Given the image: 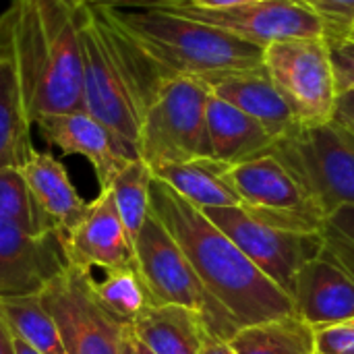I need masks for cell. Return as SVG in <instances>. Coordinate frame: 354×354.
<instances>
[{
    "label": "cell",
    "mask_w": 354,
    "mask_h": 354,
    "mask_svg": "<svg viewBox=\"0 0 354 354\" xmlns=\"http://www.w3.org/2000/svg\"><path fill=\"white\" fill-rule=\"evenodd\" d=\"M149 209L185 251L205 288L241 328L295 313L292 299L259 272L226 232L156 176Z\"/></svg>",
    "instance_id": "1"
},
{
    "label": "cell",
    "mask_w": 354,
    "mask_h": 354,
    "mask_svg": "<svg viewBox=\"0 0 354 354\" xmlns=\"http://www.w3.org/2000/svg\"><path fill=\"white\" fill-rule=\"evenodd\" d=\"M12 39L31 122L83 110V2L10 0Z\"/></svg>",
    "instance_id": "2"
},
{
    "label": "cell",
    "mask_w": 354,
    "mask_h": 354,
    "mask_svg": "<svg viewBox=\"0 0 354 354\" xmlns=\"http://www.w3.org/2000/svg\"><path fill=\"white\" fill-rule=\"evenodd\" d=\"M164 73L212 81L263 68V48L187 15L129 4L93 2Z\"/></svg>",
    "instance_id": "3"
},
{
    "label": "cell",
    "mask_w": 354,
    "mask_h": 354,
    "mask_svg": "<svg viewBox=\"0 0 354 354\" xmlns=\"http://www.w3.org/2000/svg\"><path fill=\"white\" fill-rule=\"evenodd\" d=\"M133 251L151 305L185 307L199 315L209 336L226 342L241 330L230 311L205 288L185 251L153 214L137 234Z\"/></svg>",
    "instance_id": "4"
},
{
    "label": "cell",
    "mask_w": 354,
    "mask_h": 354,
    "mask_svg": "<svg viewBox=\"0 0 354 354\" xmlns=\"http://www.w3.org/2000/svg\"><path fill=\"white\" fill-rule=\"evenodd\" d=\"M270 153L292 172L326 220L354 207V131L336 118L317 127L297 124L274 141Z\"/></svg>",
    "instance_id": "5"
},
{
    "label": "cell",
    "mask_w": 354,
    "mask_h": 354,
    "mask_svg": "<svg viewBox=\"0 0 354 354\" xmlns=\"http://www.w3.org/2000/svg\"><path fill=\"white\" fill-rule=\"evenodd\" d=\"M209 95L207 83L195 77H172L160 87L139 129V158L149 168L212 158L207 135Z\"/></svg>",
    "instance_id": "6"
},
{
    "label": "cell",
    "mask_w": 354,
    "mask_h": 354,
    "mask_svg": "<svg viewBox=\"0 0 354 354\" xmlns=\"http://www.w3.org/2000/svg\"><path fill=\"white\" fill-rule=\"evenodd\" d=\"M263 68L297 124L317 127L334 120L340 93L326 37L270 44L263 48Z\"/></svg>",
    "instance_id": "7"
},
{
    "label": "cell",
    "mask_w": 354,
    "mask_h": 354,
    "mask_svg": "<svg viewBox=\"0 0 354 354\" xmlns=\"http://www.w3.org/2000/svg\"><path fill=\"white\" fill-rule=\"evenodd\" d=\"M228 180L241 197V207L255 220L303 234L324 232L326 216L274 153L230 166Z\"/></svg>",
    "instance_id": "8"
},
{
    "label": "cell",
    "mask_w": 354,
    "mask_h": 354,
    "mask_svg": "<svg viewBox=\"0 0 354 354\" xmlns=\"http://www.w3.org/2000/svg\"><path fill=\"white\" fill-rule=\"evenodd\" d=\"M288 297L297 274L324 251V232L303 234L255 220L243 207L201 209Z\"/></svg>",
    "instance_id": "9"
},
{
    "label": "cell",
    "mask_w": 354,
    "mask_h": 354,
    "mask_svg": "<svg viewBox=\"0 0 354 354\" xmlns=\"http://www.w3.org/2000/svg\"><path fill=\"white\" fill-rule=\"evenodd\" d=\"M52 313L68 354H122L129 324L93 297L83 270L68 266L39 295Z\"/></svg>",
    "instance_id": "10"
},
{
    "label": "cell",
    "mask_w": 354,
    "mask_h": 354,
    "mask_svg": "<svg viewBox=\"0 0 354 354\" xmlns=\"http://www.w3.org/2000/svg\"><path fill=\"white\" fill-rule=\"evenodd\" d=\"M166 10H174L212 27L224 29L261 48L286 39L324 37V25L319 17L299 0H261L218 10L187 4Z\"/></svg>",
    "instance_id": "11"
},
{
    "label": "cell",
    "mask_w": 354,
    "mask_h": 354,
    "mask_svg": "<svg viewBox=\"0 0 354 354\" xmlns=\"http://www.w3.org/2000/svg\"><path fill=\"white\" fill-rule=\"evenodd\" d=\"M68 266L58 234L27 232L0 220V299L39 297Z\"/></svg>",
    "instance_id": "12"
},
{
    "label": "cell",
    "mask_w": 354,
    "mask_h": 354,
    "mask_svg": "<svg viewBox=\"0 0 354 354\" xmlns=\"http://www.w3.org/2000/svg\"><path fill=\"white\" fill-rule=\"evenodd\" d=\"M33 124L39 135L62 153L85 158L97 176L100 189H106L131 160L139 158V151L133 145L122 141L85 110L48 114Z\"/></svg>",
    "instance_id": "13"
},
{
    "label": "cell",
    "mask_w": 354,
    "mask_h": 354,
    "mask_svg": "<svg viewBox=\"0 0 354 354\" xmlns=\"http://www.w3.org/2000/svg\"><path fill=\"white\" fill-rule=\"evenodd\" d=\"M68 263L81 270H112L135 266L133 243L116 209L110 189L89 201L77 228L62 239Z\"/></svg>",
    "instance_id": "14"
},
{
    "label": "cell",
    "mask_w": 354,
    "mask_h": 354,
    "mask_svg": "<svg viewBox=\"0 0 354 354\" xmlns=\"http://www.w3.org/2000/svg\"><path fill=\"white\" fill-rule=\"evenodd\" d=\"M21 172L31 195L39 230L66 239L83 220L89 201L77 193L64 164L50 151L33 149Z\"/></svg>",
    "instance_id": "15"
},
{
    "label": "cell",
    "mask_w": 354,
    "mask_h": 354,
    "mask_svg": "<svg viewBox=\"0 0 354 354\" xmlns=\"http://www.w3.org/2000/svg\"><path fill=\"white\" fill-rule=\"evenodd\" d=\"M31 118L25 104L12 39V15H0V170L23 168L33 147Z\"/></svg>",
    "instance_id": "16"
},
{
    "label": "cell",
    "mask_w": 354,
    "mask_h": 354,
    "mask_svg": "<svg viewBox=\"0 0 354 354\" xmlns=\"http://www.w3.org/2000/svg\"><path fill=\"white\" fill-rule=\"evenodd\" d=\"M290 299L295 315L311 328L354 317V280L324 251L301 268Z\"/></svg>",
    "instance_id": "17"
},
{
    "label": "cell",
    "mask_w": 354,
    "mask_h": 354,
    "mask_svg": "<svg viewBox=\"0 0 354 354\" xmlns=\"http://www.w3.org/2000/svg\"><path fill=\"white\" fill-rule=\"evenodd\" d=\"M207 87L212 95L232 104L257 120L274 137V141L297 127V118L290 106L270 81L266 68L218 77L207 81Z\"/></svg>",
    "instance_id": "18"
},
{
    "label": "cell",
    "mask_w": 354,
    "mask_h": 354,
    "mask_svg": "<svg viewBox=\"0 0 354 354\" xmlns=\"http://www.w3.org/2000/svg\"><path fill=\"white\" fill-rule=\"evenodd\" d=\"M207 135L212 158L226 166L266 156L274 145V137L257 120L216 95L207 102Z\"/></svg>",
    "instance_id": "19"
},
{
    "label": "cell",
    "mask_w": 354,
    "mask_h": 354,
    "mask_svg": "<svg viewBox=\"0 0 354 354\" xmlns=\"http://www.w3.org/2000/svg\"><path fill=\"white\" fill-rule=\"evenodd\" d=\"M228 168L230 166L214 158H197L189 162L164 164L151 168V172L199 209L241 207V197L228 180Z\"/></svg>",
    "instance_id": "20"
},
{
    "label": "cell",
    "mask_w": 354,
    "mask_h": 354,
    "mask_svg": "<svg viewBox=\"0 0 354 354\" xmlns=\"http://www.w3.org/2000/svg\"><path fill=\"white\" fill-rule=\"evenodd\" d=\"M131 328L153 354H199L207 336L199 315L178 305H147Z\"/></svg>",
    "instance_id": "21"
},
{
    "label": "cell",
    "mask_w": 354,
    "mask_h": 354,
    "mask_svg": "<svg viewBox=\"0 0 354 354\" xmlns=\"http://www.w3.org/2000/svg\"><path fill=\"white\" fill-rule=\"evenodd\" d=\"M228 342L239 354H315L313 328L295 313L241 328Z\"/></svg>",
    "instance_id": "22"
},
{
    "label": "cell",
    "mask_w": 354,
    "mask_h": 354,
    "mask_svg": "<svg viewBox=\"0 0 354 354\" xmlns=\"http://www.w3.org/2000/svg\"><path fill=\"white\" fill-rule=\"evenodd\" d=\"M81 270V268H79ZM93 297L116 319L133 324L141 311L151 305L137 266L112 268V270H83Z\"/></svg>",
    "instance_id": "23"
},
{
    "label": "cell",
    "mask_w": 354,
    "mask_h": 354,
    "mask_svg": "<svg viewBox=\"0 0 354 354\" xmlns=\"http://www.w3.org/2000/svg\"><path fill=\"white\" fill-rule=\"evenodd\" d=\"M0 313L10 332L39 354H68L52 313L41 297L0 299Z\"/></svg>",
    "instance_id": "24"
},
{
    "label": "cell",
    "mask_w": 354,
    "mask_h": 354,
    "mask_svg": "<svg viewBox=\"0 0 354 354\" xmlns=\"http://www.w3.org/2000/svg\"><path fill=\"white\" fill-rule=\"evenodd\" d=\"M151 183H153L151 168L141 158H137L131 160L106 187L114 197L116 209L120 214V220L127 228L131 243H135L137 234L141 232L143 224L151 214L149 209Z\"/></svg>",
    "instance_id": "25"
},
{
    "label": "cell",
    "mask_w": 354,
    "mask_h": 354,
    "mask_svg": "<svg viewBox=\"0 0 354 354\" xmlns=\"http://www.w3.org/2000/svg\"><path fill=\"white\" fill-rule=\"evenodd\" d=\"M0 220L27 232H41L21 168L0 170Z\"/></svg>",
    "instance_id": "26"
},
{
    "label": "cell",
    "mask_w": 354,
    "mask_h": 354,
    "mask_svg": "<svg viewBox=\"0 0 354 354\" xmlns=\"http://www.w3.org/2000/svg\"><path fill=\"white\" fill-rule=\"evenodd\" d=\"M309 6L324 25L326 41L344 39L354 23V0H299Z\"/></svg>",
    "instance_id": "27"
},
{
    "label": "cell",
    "mask_w": 354,
    "mask_h": 354,
    "mask_svg": "<svg viewBox=\"0 0 354 354\" xmlns=\"http://www.w3.org/2000/svg\"><path fill=\"white\" fill-rule=\"evenodd\" d=\"M315 354H354V317L313 328Z\"/></svg>",
    "instance_id": "28"
},
{
    "label": "cell",
    "mask_w": 354,
    "mask_h": 354,
    "mask_svg": "<svg viewBox=\"0 0 354 354\" xmlns=\"http://www.w3.org/2000/svg\"><path fill=\"white\" fill-rule=\"evenodd\" d=\"M328 48H330L338 93L354 91V39L344 37V39L328 41Z\"/></svg>",
    "instance_id": "29"
},
{
    "label": "cell",
    "mask_w": 354,
    "mask_h": 354,
    "mask_svg": "<svg viewBox=\"0 0 354 354\" xmlns=\"http://www.w3.org/2000/svg\"><path fill=\"white\" fill-rule=\"evenodd\" d=\"M324 253L334 259L354 280V245L340 232L332 230L328 224L324 228Z\"/></svg>",
    "instance_id": "30"
},
{
    "label": "cell",
    "mask_w": 354,
    "mask_h": 354,
    "mask_svg": "<svg viewBox=\"0 0 354 354\" xmlns=\"http://www.w3.org/2000/svg\"><path fill=\"white\" fill-rule=\"evenodd\" d=\"M332 230L340 232L344 239H348L354 245V207H342L338 212H334L328 222H326Z\"/></svg>",
    "instance_id": "31"
},
{
    "label": "cell",
    "mask_w": 354,
    "mask_h": 354,
    "mask_svg": "<svg viewBox=\"0 0 354 354\" xmlns=\"http://www.w3.org/2000/svg\"><path fill=\"white\" fill-rule=\"evenodd\" d=\"M338 122L354 131V91H344L338 95V106H336V116Z\"/></svg>",
    "instance_id": "32"
},
{
    "label": "cell",
    "mask_w": 354,
    "mask_h": 354,
    "mask_svg": "<svg viewBox=\"0 0 354 354\" xmlns=\"http://www.w3.org/2000/svg\"><path fill=\"white\" fill-rule=\"evenodd\" d=\"M199 354H239L232 346L230 342L226 340H220V338H214V336H205L203 340V346H201V353Z\"/></svg>",
    "instance_id": "33"
},
{
    "label": "cell",
    "mask_w": 354,
    "mask_h": 354,
    "mask_svg": "<svg viewBox=\"0 0 354 354\" xmlns=\"http://www.w3.org/2000/svg\"><path fill=\"white\" fill-rule=\"evenodd\" d=\"M253 2H261V0H193V6L199 8H209V10H218V8H234V6H245V4H253ZM178 8V6H176Z\"/></svg>",
    "instance_id": "34"
},
{
    "label": "cell",
    "mask_w": 354,
    "mask_h": 354,
    "mask_svg": "<svg viewBox=\"0 0 354 354\" xmlns=\"http://www.w3.org/2000/svg\"><path fill=\"white\" fill-rule=\"evenodd\" d=\"M129 6H151V8H176L193 4V0H129Z\"/></svg>",
    "instance_id": "35"
},
{
    "label": "cell",
    "mask_w": 354,
    "mask_h": 354,
    "mask_svg": "<svg viewBox=\"0 0 354 354\" xmlns=\"http://www.w3.org/2000/svg\"><path fill=\"white\" fill-rule=\"evenodd\" d=\"M122 354H153L139 338L137 334L133 332V328L129 326V332H127V338H124V351Z\"/></svg>",
    "instance_id": "36"
},
{
    "label": "cell",
    "mask_w": 354,
    "mask_h": 354,
    "mask_svg": "<svg viewBox=\"0 0 354 354\" xmlns=\"http://www.w3.org/2000/svg\"><path fill=\"white\" fill-rule=\"evenodd\" d=\"M0 354H15V336L0 313Z\"/></svg>",
    "instance_id": "37"
},
{
    "label": "cell",
    "mask_w": 354,
    "mask_h": 354,
    "mask_svg": "<svg viewBox=\"0 0 354 354\" xmlns=\"http://www.w3.org/2000/svg\"><path fill=\"white\" fill-rule=\"evenodd\" d=\"M15 336V334H12ZM15 354H39V353H35L31 346H27L23 340H19L17 336H15Z\"/></svg>",
    "instance_id": "38"
},
{
    "label": "cell",
    "mask_w": 354,
    "mask_h": 354,
    "mask_svg": "<svg viewBox=\"0 0 354 354\" xmlns=\"http://www.w3.org/2000/svg\"><path fill=\"white\" fill-rule=\"evenodd\" d=\"M75 2H83V4H91L93 0H75Z\"/></svg>",
    "instance_id": "39"
},
{
    "label": "cell",
    "mask_w": 354,
    "mask_h": 354,
    "mask_svg": "<svg viewBox=\"0 0 354 354\" xmlns=\"http://www.w3.org/2000/svg\"><path fill=\"white\" fill-rule=\"evenodd\" d=\"M348 37H353L354 39V23H353V29H351V35H348Z\"/></svg>",
    "instance_id": "40"
}]
</instances>
